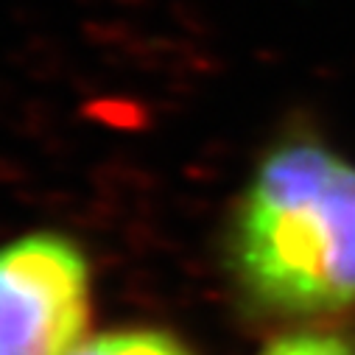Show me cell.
I'll return each instance as SVG.
<instances>
[{
	"label": "cell",
	"instance_id": "cell-4",
	"mask_svg": "<svg viewBox=\"0 0 355 355\" xmlns=\"http://www.w3.org/2000/svg\"><path fill=\"white\" fill-rule=\"evenodd\" d=\"M260 355H355V338L336 327H302L266 344Z\"/></svg>",
	"mask_w": 355,
	"mask_h": 355
},
{
	"label": "cell",
	"instance_id": "cell-6",
	"mask_svg": "<svg viewBox=\"0 0 355 355\" xmlns=\"http://www.w3.org/2000/svg\"><path fill=\"white\" fill-rule=\"evenodd\" d=\"M78 3H90V0H78Z\"/></svg>",
	"mask_w": 355,
	"mask_h": 355
},
{
	"label": "cell",
	"instance_id": "cell-2",
	"mask_svg": "<svg viewBox=\"0 0 355 355\" xmlns=\"http://www.w3.org/2000/svg\"><path fill=\"white\" fill-rule=\"evenodd\" d=\"M93 311L90 257L64 232L0 243V355H73Z\"/></svg>",
	"mask_w": 355,
	"mask_h": 355
},
{
	"label": "cell",
	"instance_id": "cell-1",
	"mask_svg": "<svg viewBox=\"0 0 355 355\" xmlns=\"http://www.w3.org/2000/svg\"><path fill=\"white\" fill-rule=\"evenodd\" d=\"M252 311L313 319L355 305V162L291 123L257 159L227 230Z\"/></svg>",
	"mask_w": 355,
	"mask_h": 355
},
{
	"label": "cell",
	"instance_id": "cell-5",
	"mask_svg": "<svg viewBox=\"0 0 355 355\" xmlns=\"http://www.w3.org/2000/svg\"><path fill=\"white\" fill-rule=\"evenodd\" d=\"M121 6H148V0H118Z\"/></svg>",
	"mask_w": 355,
	"mask_h": 355
},
{
	"label": "cell",
	"instance_id": "cell-3",
	"mask_svg": "<svg viewBox=\"0 0 355 355\" xmlns=\"http://www.w3.org/2000/svg\"><path fill=\"white\" fill-rule=\"evenodd\" d=\"M73 355H196V352L171 330L121 327L84 338Z\"/></svg>",
	"mask_w": 355,
	"mask_h": 355
}]
</instances>
